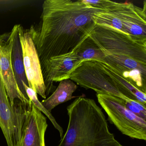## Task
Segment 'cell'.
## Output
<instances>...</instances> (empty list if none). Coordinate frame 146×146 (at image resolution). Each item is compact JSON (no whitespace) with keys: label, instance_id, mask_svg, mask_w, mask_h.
<instances>
[{"label":"cell","instance_id":"12","mask_svg":"<svg viewBox=\"0 0 146 146\" xmlns=\"http://www.w3.org/2000/svg\"><path fill=\"white\" fill-rule=\"evenodd\" d=\"M117 13L121 20L123 32L133 38L146 40V1L143 8L131 3H120Z\"/></svg>","mask_w":146,"mask_h":146},{"label":"cell","instance_id":"4","mask_svg":"<svg viewBox=\"0 0 146 146\" xmlns=\"http://www.w3.org/2000/svg\"><path fill=\"white\" fill-rule=\"evenodd\" d=\"M98 102L111 123L123 135L133 139L146 140V119L126 107L125 101L110 95L96 94Z\"/></svg>","mask_w":146,"mask_h":146},{"label":"cell","instance_id":"5","mask_svg":"<svg viewBox=\"0 0 146 146\" xmlns=\"http://www.w3.org/2000/svg\"><path fill=\"white\" fill-rule=\"evenodd\" d=\"M70 79L82 88L93 90L96 94H106L131 101L119 91L113 79L101 63L96 60H86L80 63L72 72Z\"/></svg>","mask_w":146,"mask_h":146},{"label":"cell","instance_id":"17","mask_svg":"<svg viewBox=\"0 0 146 146\" xmlns=\"http://www.w3.org/2000/svg\"><path fill=\"white\" fill-rule=\"evenodd\" d=\"M23 85L25 88L26 94L29 97L30 100L32 102L36 107L41 112L44 113L49 119L54 128L59 132L60 135L61 139L64 135V131H63L62 127L58 124L51 112L48 111L43 107L41 102H40V101L38 100V97H37V94L29 86H27L25 84H24Z\"/></svg>","mask_w":146,"mask_h":146},{"label":"cell","instance_id":"13","mask_svg":"<svg viewBox=\"0 0 146 146\" xmlns=\"http://www.w3.org/2000/svg\"><path fill=\"white\" fill-rule=\"evenodd\" d=\"M19 25H16L11 31L13 35V43L12 50L11 59L13 69L19 89L25 99L30 101L26 94L24 84L29 86L24 66L23 51L19 35Z\"/></svg>","mask_w":146,"mask_h":146},{"label":"cell","instance_id":"1","mask_svg":"<svg viewBox=\"0 0 146 146\" xmlns=\"http://www.w3.org/2000/svg\"><path fill=\"white\" fill-rule=\"evenodd\" d=\"M86 0H46L40 23L29 29L42 68L52 57L73 52L96 24L93 15L102 11Z\"/></svg>","mask_w":146,"mask_h":146},{"label":"cell","instance_id":"16","mask_svg":"<svg viewBox=\"0 0 146 146\" xmlns=\"http://www.w3.org/2000/svg\"><path fill=\"white\" fill-rule=\"evenodd\" d=\"M81 63L86 60H96L103 63L105 55L96 43L88 36L73 51Z\"/></svg>","mask_w":146,"mask_h":146},{"label":"cell","instance_id":"6","mask_svg":"<svg viewBox=\"0 0 146 146\" xmlns=\"http://www.w3.org/2000/svg\"><path fill=\"white\" fill-rule=\"evenodd\" d=\"M19 35L23 51L24 66L29 86L42 97L46 98L41 65L29 29L19 25Z\"/></svg>","mask_w":146,"mask_h":146},{"label":"cell","instance_id":"7","mask_svg":"<svg viewBox=\"0 0 146 146\" xmlns=\"http://www.w3.org/2000/svg\"><path fill=\"white\" fill-rule=\"evenodd\" d=\"M27 107L20 100L11 106L0 74V127L7 146H17L20 123Z\"/></svg>","mask_w":146,"mask_h":146},{"label":"cell","instance_id":"15","mask_svg":"<svg viewBox=\"0 0 146 146\" xmlns=\"http://www.w3.org/2000/svg\"><path fill=\"white\" fill-rule=\"evenodd\" d=\"M100 63L105 70L110 74L117 88L122 94L131 100L137 101L146 105V94L145 93L142 92L132 83L123 78L109 65L105 63Z\"/></svg>","mask_w":146,"mask_h":146},{"label":"cell","instance_id":"3","mask_svg":"<svg viewBox=\"0 0 146 146\" xmlns=\"http://www.w3.org/2000/svg\"><path fill=\"white\" fill-rule=\"evenodd\" d=\"M89 36L105 54L128 56L146 64V40H138L105 25H96Z\"/></svg>","mask_w":146,"mask_h":146},{"label":"cell","instance_id":"10","mask_svg":"<svg viewBox=\"0 0 146 146\" xmlns=\"http://www.w3.org/2000/svg\"><path fill=\"white\" fill-rule=\"evenodd\" d=\"M105 55L103 63L146 94V64L125 55L113 54Z\"/></svg>","mask_w":146,"mask_h":146},{"label":"cell","instance_id":"11","mask_svg":"<svg viewBox=\"0 0 146 146\" xmlns=\"http://www.w3.org/2000/svg\"><path fill=\"white\" fill-rule=\"evenodd\" d=\"M80 63L74 52L48 60L42 68L46 96L53 90L54 82L70 79L72 72Z\"/></svg>","mask_w":146,"mask_h":146},{"label":"cell","instance_id":"8","mask_svg":"<svg viewBox=\"0 0 146 146\" xmlns=\"http://www.w3.org/2000/svg\"><path fill=\"white\" fill-rule=\"evenodd\" d=\"M46 117L31 102L21 120L17 146H46Z\"/></svg>","mask_w":146,"mask_h":146},{"label":"cell","instance_id":"2","mask_svg":"<svg viewBox=\"0 0 146 146\" xmlns=\"http://www.w3.org/2000/svg\"><path fill=\"white\" fill-rule=\"evenodd\" d=\"M67 111L68 127L58 146H123L110 132L105 114L93 99L77 97Z\"/></svg>","mask_w":146,"mask_h":146},{"label":"cell","instance_id":"9","mask_svg":"<svg viewBox=\"0 0 146 146\" xmlns=\"http://www.w3.org/2000/svg\"><path fill=\"white\" fill-rule=\"evenodd\" d=\"M13 43L12 31L0 35V74L11 106L17 100L29 106L31 101L27 100L19 89L14 76L11 59Z\"/></svg>","mask_w":146,"mask_h":146},{"label":"cell","instance_id":"14","mask_svg":"<svg viewBox=\"0 0 146 146\" xmlns=\"http://www.w3.org/2000/svg\"><path fill=\"white\" fill-rule=\"evenodd\" d=\"M77 88L76 84L70 79L60 81L57 89L53 94L47 99L43 100L41 103L50 112L60 104L64 103L76 97L72 96V94L76 90Z\"/></svg>","mask_w":146,"mask_h":146},{"label":"cell","instance_id":"18","mask_svg":"<svg viewBox=\"0 0 146 146\" xmlns=\"http://www.w3.org/2000/svg\"><path fill=\"white\" fill-rule=\"evenodd\" d=\"M131 101H125V106L128 109L137 116L146 119V114L142 112L139 108L130 102Z\"/></svg>","mask_w":146,"mask_h":146}]
</instances>
